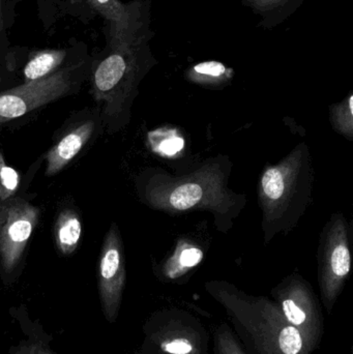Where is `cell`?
Listing matches in <instances>:
<instances>
[{
	"instance_id": "obj_1",
	"label": "cell",
	"mask_w": 353,
	"mask_h": 354,
	"mask_svg": "<svg viewBox=\"0 0 353 354\" xmlns=\"http://www.w3.org/2000/svg\"><path fill=\"white\" fill-rule=\"evenodd\" d=\"M149 8V0H133L126 21L106 23L105 48L93 56L89 93L109 134L126 126L139 82L155 64Z\"/></svg>"
},
{
	"instance_id": "obj_2",
	"label": "cell",
	"mask_w": 353,
	"mask_h": 354,
	"mask_svg": "<svg viewBox=\"0 0 353 354\" xmlns=\"http://www.w3.org/2000/svg\"><path fill=\"white\" fill-rule=\"evenodd\" d=\"M93 60V56L87 54L51 76L0 93V133L58 100L77 95L88 81Z\"/></svg>"
},
{
	"instance_id": "obj_3",
	"label": "cell",
	"mask_w": 353,
	"mask_h": 354,
	"mask_svg": "<svg viewBox=\"0 0 353 354\" xmlns=\"http://www.w3.org/2000/svg\"><path fill=\"white\" fill-rule=\"evenodd\" d=\"M41 216V208L27 194L0 202V274H18L26 259L31 239Z\"/></svg>"
},
{
	"instance_id": "obj_4",
	"label": "cell",
	"mask_w": 353,
	"mask_h": 354,
	"mask_svg": "<svg viewBox=\"0 0 353 354\" xmlns=\"http://www.w3.org/2000/svg\"><path fill=\"white\" fill-rule=\"evenodd\" d=\"M104 132L101 113L95 106L73 112L54 133L51 147L41 157L46 164L45 176L61 174L88 151Z\"/></svg>"
},
{
	"instance_id": "obj_5",
	"label": "cell",
	"mask_w": 353,
	"mask_h": 354,
	"mask_svg": "<svg viewBox=\"0 0 353 354\" xmlns=\"http://www.w3.org/2000/svg\"><path fill=\"white\" fill-rule=\"evenodd\" d=\"M126 283L124 243L116 223L106 232L99 258V291L102 307L109 322L115 319Z\"/></svg>"
},
{
	"instance_id": "obj_6",
	"label": "cell",
	"mask_w": 353,
	"mask_h": 354,
	"mask_svg": "<svg viewBox=\"0 0 353 354\" xmlns=\"http://www.w3.org/2000/svg\"><path fill=\"white\" fill-rule=\"evenodd\" d=\"M321 259L323 285L327 297L336 295L352 268V256L348 245L346 223L339 218L334 223L323 245Z\"/></svg>"
},
{
	"instance_id": "obj_7",
	"label": "cell",
	"mask_w": 353,
	"mask_h": 354,
	"mask_svg": "<svg viewBox=\"0 0 353 354\" xmlns=\"http://www.w3.org/2000/svg\"><path fill=\"white\" fill-rule=\"evenodd\" d=\"M85 55L86 52H80L76 47L31 51L19 68V85L51 76Z\"/></svg>"
},
{
	"instance_id": "obj_8",
	"label": "cell",
	"mask_w": 353,
	"mask_h": 354,
	"mask_svg": "<svg viewBox=\"0 0 353 354\" xmlns=\"http://www.w3.org/2000/svg\"><path fill=\"white\" fill-rule=\"evenodd\" d=\"M54 243L60 255H73L83 236V220L79 208L70 201L62 202L56 212L53 226Z\"/></svg>"
},
{
	"instance_id": "obj_9",
	"label": "cell",
	"mask_w": 353,
	"mask_h": 354,
	"mask_svg": "<svg viewBox=\"0 0 353 354\" xmlns=\"http://www.w3.org/2000/svg\"><path fill=\"white\" fill-rule=\"evenodd\" d=\"M296 169H292V162H286L275 167L269 168L261 178V196L263 201L269 212L280 209L282 206L287 205V200L294 197V176Z\"/></svg>"
},
{
	"instance_id": "obj_10",
	"label": "cell",
	"mask_w": 353,
	"mask_h": 354,
	"mask_svg": "<svg viewBox=\"0 0 353 354\" xmlns=\"http://www.w3.org/2000/svg\"><path fill=\"white\" fill-rule=\"evenodd\" d=\"M8 0H0V93L18 86V72L21 59L10 50L8 37Z\"/></svg>"
},
{
	"instance_id": "obj_11",
	"label": "cell",
	"mask_w": 353,
	"mask_h": 354,
	"mask_svg": "<svg viewBox=\"0 0 353 354\" xmlns=\"http://www.w3.org/2000/svg\"><path fill=\"white\" fill-rule=\"evenodd\" d=\"M305 0H242L260 18L259 25L263 28H275L298 10Z\"/></svg>"
},
{
	"instance_id": "obj_12",
	"label": "cell",
	"mask_w": 353,
	"mask_h": 354,
	"mask_svg": "<svg viewBox=\"0 0 353 354\" xmlns=\"http://www.w3.org/2000/svg\"><path fill=\"white\" fill-rule=\"evenodd\" d=\"M233 68L216 60L199 62L191 66L186 73L187 79L191 82L209 86L226 84L233 77Z\"/></svg>"
},
{
	"instance_id": "obj_13",
	"label": "cell",
	"mask_w": 353,
	"mask_h": 354,
	"mask_svg": "<svg viewBox=\"0 0 353 354\" xmlns=\"http://www.w3.org/2000/svg\"><path fill=\"white\" fill-rule=\"evenodd\" d=\"M27 183H23L20 172L6 163L0 145V202L26 194Z\"/></svg>"
},
{
	"instance_id": "obj_14",
	"label": "cell",
	"mask_w": 353,
	"mask_h": 354,
	"mask_svg": "<svg viewBox=\"0 0 353 354\" xmlns=\"http://www.w3.org/2000/svg\"><path fill=\"white\" fill-rule=\"evenodd\" d=\"M85 3L104 18L106 23L124 22L132 10V1L124 3L120 0H87Z\"/></svg>"
},
{
	"instance_id": "obj_15",
	"label": "cell",
	"mask_w": 353,
	"mask_h": 354,
	"mask_svg": "<svg viewBox=\"0 0 353 354\" xmlns=\"http://www.w3.org/2000/svg\"><path fill=\"white\" fill-rule=\"evenodd\" d=\"M203 195L204 194L200 185L188 183L176 187L170 195L169 201L174 209H191L202 200Z\"/></svg>"
},
{
	"instance_id": "obj_16",
	"label": "cell",
	"mask_w": 353,
	"mask_h": 354,
	"mask_svg": "<svg viewBox=\"0 0 353 354\" xmlns=\"http://www.w3.org/2000/svg\"><path fill=\"white\" fill-rule=\"evenodd\" d=\"M203 259V252L196 247H187L182 249L170 264L169 276L176 278L184 270L198 266Z\"/></svg>"
},
{
	"instance_id": "obj_17",
	"label": "cell",
	"mask_w": 353,
	"mask_h": 354,
	"mask_svg": "<svg viewBox=\"0 0 353 354\" xmlns=\"http://www.w3.org/2000/svg\"><path fill=\"white\" fill-rule=\"evenodd\" d=\"M279 346L284 354H298L303 348V339L298 328L286 326L280 333Z\"/></svg>"
},
{
	"instance_id": "obj_18",
	"label": "cell",
	"mask_w": 353,
	"mask_h": 354,
	"mask_svg": "<svg viewBox=\"0 0 353 354\" xmlns=\"http://www.w3.org/2000/svg\"><path fill=\"white\" fill-rule=\"evenodd\" d=\"M348 97L350 102V97ZM348 102H344L341 106H338L337 111H335L334 120L336 122V127L345 134L352 135V102L348 105Z\"/></svg>"
},
{
	"instance_id": "obj_19",
	"label": "cell",
	"mask_w": 353,
	"mask_h": 354,
	"mask_svg": "<svg viewBox=\"0 0 353 354\" xmlns=\"http://www.w3.org/2000/svg\"><path fill=\"white\" fill-rule=\"evenodd\" d=\"M284 313L286 318L292 322V324L300 326L306 320V314L305 312L294 303L292 299H286L283 303Z\"/></svg>"
},
{
	"instance_id": "obj_20",
	"label": "cell",
	"mask_w": 353,
	"mask_h": 354,
	"mask_svg": "<svg viewBox=\"0 0 353 354\" xmlns=\"http://www.w3.org/2000/svg\"><path fill=\"white\" fill-rule=\"evenodd\" d=\"M163 349L166 353L171 354H189L192 351L193 347L188 340L176 339L171 342L165 343Z\"/></svg>"
},
{
	"instance_id": "obj_21",
	"label": "cell",
	"mask_w": 353,
	"mask_h": 354,
	"mask_svg": "<svg viewBox=\"0 0 353 354\" xmlns=\"http://www.w3.org/2000/svg\"><path fill=\"white\" fill-rule=\"evenodd\" d=\"M182 147H184V140L182 138L173 137L161 143V151L166 155H173L180 151Z\"/></svg>"
},
{
	"instance_id": "obj_22",
	"label": "cell",
	"mask_w": 353,
	"mask_h": 354,
	"mask_svg": "<svg viewBox=\"0 0 353 354\" xmlns=\"http://www.w3.org/2000/svg\"><path fill=\"white\" fill-rule=\"evenodd\" d=\"M222 341H223V343H222L223 353L222 354H242L238 348V346H236V343L231 340L230 336L222 338Z\"/></svg>"
},
{
	"instance_id": "obj_23",
	"label": "cell",
	"mask_w": 353,
	"mask_h": 354,
	"mask_svg": "<svg viewBox=\"0 0 353 354\" xmlns=\"http://www.w3.org/2000/svg\"><path fill=\"white\" fill-rule=\"evenodd\" d=\"M17 354H51L49 351H46L43 347L39 346H27L25 348L21 349L19 353Z\"/></svg>"
},
{
	"instance_id": "obj_24",
	"label": "cell",
	"mask_w": 353,
	"mask_h": 354,
	"mask_svg": "<svg viewBox=\"0 0 353 354\" xmlns=\"http://www.w3.org/2000/svg\"><path fill=\"white\" fill-rule=\"evenodd\" d=\"M87 0H70V3L77 4V3H82V2H86Z\"/></svg>"
}]
</instances>
